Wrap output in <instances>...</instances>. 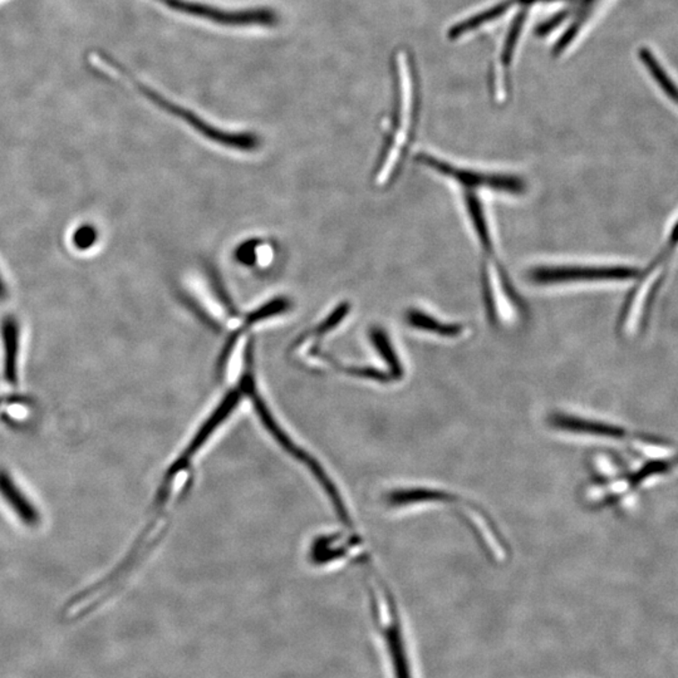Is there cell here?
I'll list each match as a JSON object with an SVG mask.
<instances>
[{
	"label": "cell",
	"mask_w": 678,
	"mask_h": 678,
	"mask_svg": "<svg viewBox=\"0 0 678 678\" xmlns=\"http://www.w3.org/2000/svg\"><path fill=\"white\" fill-rule=\"evenodd\" d=\"M26 358V323L12 309L0 313V378L5 392L21 393Z\"/></svg>",
	"instance_id": "7"
},
{
	"label": "cell",
	"mask_w": 678,
	"mask_h": 678,
	"mask_svg": "<svg viewBox=\"0 0 678 678\" xmlns=\"http://www.w3.org/2000/svg\"><path fill=\"white\" fill-rule=\"evenodd\" d=\"M406 321L415 330H424L426 333L436 334L443 339H459L467 332V326L459 323H445L437 320L429 313H425L420 309H410L406 314Z\"/></svg>",
	"instance_id": "10"
},
{
	"label": "cell",
	"mask_w": 678,
	"mask_h": 678,
	"mask_svg": "<svg viewBox=\"0 0 678 678\" xmlns=\"http://www.w3.org/2000/svg\"><path fill=\"white\" fill-rule=\"evenodd\" d=\"M584 4H589V3H592L593 0H583Z\"/></svg>",
	"instance_id": "18"
},
{
	"label": "cell",
	"mask_w": 678,
	"mask_h": 678,
	"mask_svg": "<svg viewBox=\"0 0 678 678\" xmlns=\"http://www.w3.org/2000/svg\"><path fill=\"white\" fill-rule=\"evenodd\" d=\"M514 4H517V0H506V2L500 3V4L487 9L483 13L474 15V17L468 18V21L456 24L450 30V39H459V37L464 36V34L468 32H473L476 28L484 26V24L489 23V21L496 20V18L502 17Z\"/></svg>",
	"instance_id": "12"
},
{
	"label": "cell",
	"mask_w": 678,
	"mask_h": 678,
	"mask_svg": "<svg viewBox=\"0 0 678 678\" xmlns=\"http://www.w3.org/2000/svg\"><path fill=\"white\" fill-rule=\"evenodd\" d=\"M372 340H373L374 346L377 347L378 351L383 356L384 359L389 362L390 365V373L396 378L402 376V367L399 364V357H397L395 351H393L392 346H390V340L386 333L382 330H372Z\"/></svg>",
	"instance_id": "14"
},
{
	"label": "cell",
	"mask_w": 678,
	"mask_h": 678,
	"mask_svg": "<svg viewBox=\"0 0 678 678\" xmlns=\"http://www.w3.org/2000/svg\"><path fill=\"white\" fill-rule=\"evenodd\" d=\"M676 248V224L671 230L670 242L665 244L664 250L659 253L651 262V264L640 270L636 278L637 283L627 296L620 320H618V330L623 336H634L646 327L649 313L659 287L664 283L665 267L670 255Z\"/></svg>",
	"instance_id": "2"
},
{
	"label": "cell",
	"mask_w": 678,
	"mask_h": 678,
	"mask_svg": "<svg viewBox=\"0 0 678 678\" xmlns=\"http://www.w3.org/2000/svg\"><path fill=\"white\" fill-rule=\"evenodd\" d=\"M549 425L553 429L564 431L571 435L598 437V439L614 440V442H628L636 448L637 451H645V454L655 456L670 455V445L665 442H659L651 437H640L637 433H630L617 425L603 423V421L592 420L578 416V415L562 414L555 412L549 418Z\"/></svg>",
	"instance_id": "5"
},
{
	"label": "cell",
	"mask_w": 678,
	"mask_h": 678,
	"mask_svg": "<svg viewBox=\"0 0 678 678\" xmlns=\"http://www.w3.org/2000/svg\"><path fill=\"white\" fill-rule=\"evenodd\" d=\"M540 2H545V3L558 2V0H517V4L531 5V4H536V3H540Z\"/></svg>",
	"instance_id": "17"
},
{
	"label": "cell",
	"mask_w": 678,
	"mask_h": 678,
	"mask_svg": "<svg viewBox=\"0 0 678 678\" xmlns=\"http://www.w3.org/2000/svg\"><path fill=\"white\" fill-rule=\"evenodd\" d=\"M101 243L102 231L92 220L78 221L68 233V245L76 254H92Z\"/></svg>",
	"instance_id": "11"
},
{
	"label": "cell",
	"mask_w": 678,
	"mask_h": 678,
	"mask_svg": "<svg viewBox=\"0 0 678 678\" xmlns=\"http://www.w3.org/2000/svg\"><path fill=\"white\" fill-rule=\"evenodd\" d=\"M12 296L11 283L5 273L4 268H3L2 262H0V307H4L9 302Z\"/></svg>",
	"instance_id": "16"
},
{
	"label": "cell",
	"mask_w": 678,
	"mask_h": 678,
	"mask_svg": "<svg viewBox=\"0 0 678 678\" xmlns=\"http://www.w3.org/2000/svg\"><path fill=\"white\" fill-rule=\"evenodd\" d=\"M416 160L424 167L435 171L436 174L454 181L461 187L462 192L479 193L481 190H493L495 193H504L514 196L524 195L527 192L525 180L517 175L483 173L473 168L456 167L454 164L427 154L418 155Z\"/></svg>",
	"instance_id": "6"
},
{
	"label": "cell",
	"mask_w": 678,
	"mask_h": 678,
	"mask_svg": "<svg viewBox=\"0 0 678 678\" xmlns=\"http://www.w3.org/2000/svg\"><path fill=\"white\" fill-rule=\"evenodd\" d=\"M177 13L227 27H274L279 21L276 11L267 7L224 9L193 0H156Z\"/></svg>",
	"instance_id": "8"
},
{
	"label": "cell",
	"mask_w": 678,
	"mask_h": 678,
	"mask_svg": "<svg viewBox=\"0 0 678 678\" xmlns=\"http://www.w3.org/2000/svg\"><path fill=\"white\" fill-rule=\"evenodd\" d=\"M103 59H105L106 64L111 65L115 71H117L122 77L127 78V81H130L136 87L137 90L142 96H145L150 102L154 103L155 106H158L162 111L167 112L168 115L180 118L181 121L185 122L196 133L210 140V142L227 146V148L246 150V151L258 148L259 139L254 133H225L220 128L208 124L204 118L193 114L192 109L177 105V103L168 99L167 97L162 96L158 90H152L148 84L142 83V81L134 78L133 74L127 68H124V65H122L120 62L116 61V59L109 57L107 55H103Z\"/></svg>",
	"instance_id": "3"
},
{
	"label": "cell",
	"mask_w": 678,
	"mask_h": 678,
	"mask_svg": "<svg viewBox=\"0 0 678 678\" xmlns=\"http://www.w3.org/2000/svg\"><path fill=\"white\" fill-rule=\"evenodd\" d=\"M639 58L642 64L646 65L647 70L649 71V73H651L653 80L659 84V87H661L665 95L670 97L672 101L676 102V86L672 82L671 78L665 74L664 67L659 64L657 58L653 56V53L648 48H642L639 51Z\"/></svg>",
	"instance_id": "13"
},
{
	"label": "cell",
	"mask_w": 678,
	"mask_h": 678,
	"mask_svg": "<svg viewBox=\"0 0 678 678\" xmlns=\"http://www.w3.org/2000/svg\"><path fill=\"white\" fill-rule=\"evenodd\" d=\"M525 14L518 15L517 20L512 23L511 32L506 37L504 51H502V62L505 65L511 64V56L514 53L515 45L519 39V34L521 32V27H523Z\"/></svg>",
	"instance_id": "15"
},
{
	"label": "cell",
	"mask_w": 678,
	"mask_h": 678,
	"mask_svg": "<svg viewBox=\"0 0 678 678\" xmlns=\"http://www.w3.org/2000/svg\"><path fill=\"white\" fill-rule=\"evenodd\" d=\"M632 265L559 264L531 268L528 278L536 286H563L574 283L626 282L639 277Z\"/></svg>",
	"instance_id": "4"
},
{
	"label": "cell",
	"mask_w": 678,
	"mask_h": 678,
	"mask_svg": "<svg viewBox=\"0 0 678 678\" xmlns=\"http://www.w3.org/2000/svg\"><path fill=\"white\" fill-rule=\"evenodd\" d=\"M368 574L372 618L386 649L393 678H415L408 640L395 598L389 587L374 576L373 571L368 570Z\"/></svg>",
	"instance_id": "1"
},
{
	"label": "cell",
	"mask_w": 678,
	"mask_h": 678,
	"mask_svg": "<svg viewBox=\"0 0 678 678\" xmlns=\"http://www.w3.org/2000/svg\"><path fill=\"white\" fill-rule=\"evenodd\" d=\"M0 504L27 530H39L45 517L26 486L8 468L0 467Z\"/></svg>",
	"instance_id": "9"
}]
</instances>
